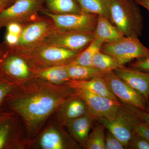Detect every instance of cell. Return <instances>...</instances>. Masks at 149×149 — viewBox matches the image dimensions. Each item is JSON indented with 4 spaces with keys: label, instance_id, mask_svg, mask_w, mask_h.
I'll return each instance as SVG.
<instances>
[{
    "label": "cell",
    "instance_id": "d6986e66",
    "mask_svg": "<svg viewBox=\"0 0 149 149\" xmlns=\"http://www.w3.org/2000/svg\"><path fill=\"white\" fill-rule=\"evenodd\" d=\"M31 67L35 78H38L52 84H65L70 80L66 65L44 67Z\"/></svg>",
    "mask_w": 149,
    "mask_h": 149
},
{
    "label": "cell",
    "instance_id": "8fae6325",
    "mask_svg": "<svg viewBox=\"0 0 149 149\" xmlns=\"http://www.w3.org/2000/svg\"><path fill=\"white\" fill-rule=\"evenodd\" d=\"M41 13L52 19L57 29L70 31L94 32L98 16L83 12L56 15L51 13L46 9Z\"/></svg>",
    "mask_w": 149,
    "mask_h": 149
},
{
    "label": "cell",
    "instance_id": "cb8c5ba5",
    "mask_svg": "<svg viewBox=\"0 0 149 149\" xmlns=\"http://www.w3.org/2000/svg\"><path fill=\"white\" fill-rule=\"evenodd\" d=\"M103 43L100 40L94 39L85 49L79 53L77 56L69 63L85 66H93L92 62L94 56L101 51Z\"/></svg>",
    "mask_w": 149,
    "mask_h": 149
},
{
    "label": "cell",
    "instance_id": "d6a6232c",
    "mask_svg": "<svg viewBox=\"0 0 149 149\" xmlns=\"http://www.w3.org/2000/svg\"><path fill=\"white\" fill-rule=\"evenodd\" d=\"M7 32L19 36L23 28V25L17 22H11L6 26Z\"/></svg>",
    "mask_w": 149,
    "mask_h": 149
},
{
    "label": "cell",
    "instance_id": "f35d334b",
    "mask_svg": "<svg viewBox=\"0 0 149 149\" xmlns=\"http://www.w3.org/2000/svg\"><path fill=\"white\" fill-rule=\"evenodd\" d=\"M15 1H16V0H13L14 2Z\"/></svg>",
    "mask_w": 149,
    "mask_h": 149
},
{
    "label": "cell",
    "instance_id": "5bb4252c",
    "mask_svg": "<svg viewBox=\"0 0 149 149\" xmlns=\"http://www.w3.org/2000/svg\"><path fill=\"white\" fill-rule=\"evenodd\" d=\"M96 120L120 140L126 148H128L134 133L127 116L125 106L122 105L114 120H109L105 118Z\"/></svg>",
    "mask_w": 149,
    "mask_h": 149
},
{
    "label": "cell",
    "instance_id": "30bf717a",
    "mask_svg": "<svg viewBox=\"0 0 149 149\" xmlns=\"http://www.w3.org/2000/svg\"><path fill=\"white\" fill-rule=\"evenodd\" d=\"M75 95L87 104L90 112L96 119L105 118L114 120L122 104L118 100H111L91 93L83 89H74Z\"/></svg>",
    "mask_w": 149,
    "mask_h": 149
},
{
    "label": "cell",
    "instance_id": "603a6c76",
    "mask_svg": "<svg viewBox=\"0 0 149 149\" xmlns=\"http://www.w3.org/2000/svg\"><path fill=\"white\" fill-rule=\"evenodd\" d=\"M82 12L108 18L110 0H77Z\"/></svg>",
    "mask_w": 149,
    "mask_h": 149
},
{
    "label": "cell",
    "instance_id": "83f0119b",
    "mask_svg": "<svg viewBox=\"0 0 149 149\" xmlns=\"http://www.w3.org/2000/svg\"><path fill=\"white\" fill-rule=\"evenodd\" d=\"M19 84L9 80L2 74L0 76V107L6 98Z\"/></svg>",
    "mask_w": 149,
    "mask_h": 149
},
{
    "label": "cell",
    "instance_id": "8d00e7d4",
    "mask_svg": "<svg viewBox=\"0 0 149 149\" xmlns=\"http://www.w3.org/2000/svg\"><path fill=\"white\" fill-rule=\"evenodd\" d=\"M4 8L3 7L1 6H0V13L1 11Z\"/></svg>",
    "mask_w": 149,
    "mask_h": 149
},
{
    "label": "cell",
    "instance_id": "5b68a950",
    "mask_svg": "<svg viewBox=\"0 0 149 149\" xmlns=\"http://www.w3.org/2000/svg\"><path fill=\"white\" fill-rule=\"evenodd\" d=\"M101 51L115 58L124 65L134 59L149 56V49L140 42L138 37H124L112 42L103 44Z\"/></svg>",
    "mask_w": 149,
    "mask_h": 149
},
{
    "label": "cell",
    "instance_id": "4dcf8cb0",
    "mask_svg": "<svg viewBox=\"0 0 149 149\" xmlns=\"http://www.w3.org/2000/svg\"><path fill=\"white\" fill-rule=\"evenodd\" d=\"M131 68L141 71L149 72V56L146 58L138 59L131 63Z\"/></svg>",
    "mask_w": 149,
    "mask_h": 149
},
{
    "label": "cell",
    "instance_id": "1f68e13d",
    "mask_svg": "<svg viewBox=\"0 0 149 149\" xmlns=\"http://www.w3.org/2000/svg\"><path fill=\"white\" fill-rule=\"evenodd\" d=\"M128 106L129 108L133 113H134L137 117L141 119L142 121L146 123L149 125V113L146 111L141 110L135 107Z\"/></svg>",
    "mask_w": 149,
    "mask_h": 149
},
{
    "label": "cell",
    "instance_id": "e0dca14e",
    "mask_svg": "<svg viewBox=\"0 0 149 149\" xmlns=\"http://www.w3.org/2000/svg\"><path fill=\"white\" fill-rule=\"evenodd\" d=\"M96 118L89 111L65 125L70 136L85 148L88 136Z\"/></svg>",
    "mask_w": 149,
    "mask_h": 149
},
{
    "label": "cell",
    "instance_id": "d4e9b609",
    "mask_svg": "<svg viewBox=\"0 0 149 149\" xmlns=\"http://www.w3.org/2000/svg\"><path fill=\"white\" fill-rule=\"evenodd\" d=\"M92 65L107 73L113 71L122 65L114 58L101 51L94 56Z\"/></svg>",
    "mask_w": 149,
    "mask_h": 149
},
{
    "label": "cell",
    "instance_id": "3957f363",
    "mask_svg": "<svg viewBox=\"0 0 149 149\" xmlns=\"http://www.w3.org/2000/svg\"><path fill=\"white\" fill-rule=\"evenodd\" d=\"M13 51L26 60L32 67L65 65L80 53L44 43L26 49Z\"/></svg>",
    "mask_w": 149,
    "mask_h": 149
},
{
    "label": "cell",
    "instance_id": "52a82bcc",
    "mask_svg": "<svg viewBox=\"0 0 149 149\" xmlns=\"http://www.w3.org/2000/svg\"><path fill=\"white\" fill-rule=\"evenodd\" d=\"M55 26L50 18L45 16L38 17L23 25L22 31L16 45L8 47L13 51L21 50L35 47L44 41Z\"/></svg>",
    "mask_w": 149,
    "mask_h": 149
},
{
    "label": "cell",
    "instance_id": "44dd1931",
    "mask_svg": "<svg viewBox=\"0 0 149 149\" xmlns=\"http://www.w3.org/2000/svg\"><path fill=\"white\" fill-rule=\"evenodd\" d=\"M66 67L70 80H89L96 77H104L108 74L93 66H82L68 63L66 65Z\"/></svg>",
    "mask_w": 149,
    "mask_h": 149
},
{
    "label": "cell",
    "instance_id": "8992f818",
    "mask_svg": "<svg viewBox=\"0 0 149 149\" xmlns=\"http://www.w3.org/2000/svg\"><path fill=\"white\" fill-rule=\"evenodd\" d=\"M57 120L49 123L34 139L28 141L27 148L65 149L75 148L73 140L65 132Z\"/></svg>",
    "mask_w": 149,
    "mask_h": 149
},
{
    "label": "cell",
    "instance_id": "7a4b0ae2",
    "mask_svg": "<svg viewBox=\"0 0 149 149\" xmlns=\"http://www.w3.org/2000/svg\"><path fill=\"white\" fill-rule=\"evenodd\" d=\"M108 19L125 37L141 35L142 17L133 0H110Z\"/></svg>",
    "mask_w": 149,
    "mask_h": 149
},
{
    "label": "cell",
    "instance_id": "9c48e42d",
    "mask_svg": "<svg viewBox=\"0 0 149 149\" xmlns=\"http://www.w3.org/2000/svg\"><path fill=\"white\" fill-rule=\"evenodd\" d=\"M0 72L4 77L17 84L35 78L26 60L9 49L0 59Z\"/></svg>",
    "mask_w": 149,
    "mask_h": 149
},
{
    "label": "cell",
    "instance_id": "ab89813d",
    "mask_svg": "<svg viewBox=\"0 0 149 149\" xmlns=\"http://www.w3.org/2000/svg\"><path fill=\"white\" fill-rule=\"evenodd\" d=\"M1 75V72H0V76Z\"/></svg>",
    "mask_w": 149,
    "mask_h": 149
},
{
    "label": "cell",
    "instance_id": "d590c367",
    "mask_svg": "<svg viewBox=\"0 0 149 149\" xmlns=\"http://www.w3.org/2000/svg\"><path fill=\"white\" fill-rule=\"evenodd\" d=\"M13 3V0H0V6L4 8L10 5Z\"/></svg>",
    "mask_w": 149,
    "mask_h": 149
},
{
    "label": "cell",
    "instance_id": "60d3db41",
    "mask_svg": "<svg viewBox=\"0 0 149 149\" xmlns=\"http://www.w3.org/2000/svg\"><path fill=\"white\" fill-rule=\"evenodd\" d=\"M133 1H134V0H133Z\"/></svg>",
    "mask_w": 149,
    "mask_h": 149
},
{
    "label": "cell",
    "instance_id": "f1b7e54d",
    "mask_svg": "<svg viewBox=\"0 0 149 149\" xmlns=\"http://www.w3.org/2000/svg\"><path fill=\"white\" fill-rule=\"evenodd\" d=\"M106 149H124L126 148L122 142L108 130L105 133Z\"/></svg>",
    "mask_w": 149,
    "mask_h": 149
},
{
    "label": "cell",
    "instance_id": "6da1fadb",
    "mask_svg": "<svg viewBox=\"0 0 149 149\" xmlns=\"http://www.w3.org/2000/svg\"><path fill=\"white\" fill-rule=\"evenodd\" d=\"M74 92L66 83L57 85L34 78L19 84L6 100L23 123L29 141L39 134L47 120Z\"/></svg>",
    "mask_w": 149,
    "mask_h": 149
},
{
    "label": "cell",
    "instance_id": "e575fe53",
    "mask_svg": "<svg viewBox=\"0 0 149 149\" xmlns=\"http://www.w3.org/2000/svg\"><path fill=\"white\" fill-rule=\"evenodd\" d=\"M136 3L143 7L149 12V0H134Z\"/></svg>",
    "mask_w": 149,
    "mask_h": 149
},
{
    "label": "cell",
    "instance_id": "836d02e7",
    "mask_svg": "<svg viewBox=\"0 0 149 149\" xmlns=\"http://www.w3.org/2000/svg\"><path fill=\"white\" fill-rule=\"evenodd\" d=\"M19 36L7 32L5 36L6 44L8 47H12L16 45L18 42Z\"/></svg>",
    "mask_w": 149,
    "mask_h": 149
},
{
    "label": "cell",
    "instance_id": "74e56055",
    "mask_svg": "<svg viewBox=\"0 0 149 149\" xmlns=\"http://www.w3.org/2000/svg\"><path fill=\"white\" fill-rule=\"evenodd\" d=\"M147 111L149 113V103H148V108H147Z\"/></svg>",
    "mask_w": 149,
    "mask_h": 149
},
{
    "label": "cell",
    "instance_id": "4316f807",
    "mask_svg": "<svg viewBox=\"0 0 149 149\" xmlns=\"http://www.w3.org/2000/svg\"><path fill=\"white\" fill-rule=\"evenodd\" d=\"M125 107L127 116L134 133L149 141V125L137 117L127 106Z\"/></svg>",
    "mask_w": 149,
    "mask_h": 149
},
{
    "label": "cell",
    "instance_id": "277c9868",
    "mask_svg": "<svg viewBox=\"0 0 149 149\" xmlns=\"http://www.w3.org/2000/svg\"><path fill=\"white\" fill-rule=\"evenodd\" d=\"M45 0H16L0 13V28L11 22L24 25L40 17L39 13L45 9Z\"/></svg>",
    "mask_w": 149,
    "mask_h": 149
},
{
    "label": "cell",
    "instance_id": "f546056e",
    "mask_svg": "<svg viewBox=\"0 0 149 149\" xmlns=\"http://www.w3.org/2000/svg\"><path fill=\"white\" fill-rule=\"evenodd\" d=\"M128 148L149 149V141L134 133Z\"/></svg>",
    "mask_w": 149,
    "mask_h": 149
},
{
    "label": "cell",
    "instance_id": "ffe728a7",
    "mask_svg": "<svg viewBox=\"0 0 149 149\" xmlns=\"http://www.w3.org/2000/svg\"><path fill=\"white\" fill-rule=\"evenodd\" d=\"M94 34L95 39L100 40L104 44L112 42L125 37L108 18L102 15H98Z\"/></svg>",
    "mask_w": 149,
    "mask_h": 149
},
{
    "label": "cell",
    "instance_id": "7c38bea8",
    "mask_svg": "<svg viewBox=\"0 0 149 149\" xmlns=\"http://www.w3.org/2000/svg\"><path fill=\"white\" fill-rule=\"evenodd\" d=\"M19 124L16 118L0 117V149L27 148L29 140L24 125Z\"/></svg>",
    "mask_w": 149,
    "mask_h": 149
},
{
    "label": "cell",
    "instance_id": "4fadbf2b",
    "mask_svg": "<svg viewBox=\"0 0 149 149\" xmlns=\"http://www.w3.org/2000/svg\"><path fill=\"white\" fill-rule=\"evenodd\" d=\"M104 78L109 90L118 100L127 105L147 111L148 103L143 96L121 80L113 71L107 74Z\"/></svg>",
    "mask_w": 149,
    "mask_h": 149
},
{
    "label": "cell",
    "instance_id": "9a60e30c",
    "mask_svg": "<svg viewBox=\"0 0 149 149\" xmlns=\"http://www.w3.org/2000/svg\"><path fill=\"white\" fill-rule=\"evenodd\" d=\"M113 72L121 80L142 95L149 102V72L141 71L124 65Z\"/></svg>",
    "mask_w": 149,
    "mask_h": 149
},
{
    "label": "cell",
    "instance_id": "484cf974",
    "mask_svg": "<svg viewBox=\"0 0 149 149\" xmlns=\"http://www.w3.org/2000/svg\"><path fill=\"white\" fill-rule=\"evenodd\" d=\"M104 128L101 123L94 127L88 136L85 148L106 149Z\"/></svg>",
    "mask_w": 149,
    "mask_h": 149
},
{
    "label": "cell",
    "instance_id": "2e32d148",
    "mask_svg": "<svg viewBox=\"0 0 149 149\" xmlns=\"http://www.w3.org/2000/svg\"><path fill=\"white\" fill-rule=\"evenodd\" d=\"M89 111L85 102L74 93L68 98L59 107L56 112V118L61 125L65 126Z\"/></svg>",
    "mask_w": 149,
    "mask_h": 149
},
{
    "label": "cell",
    "instance_id": "ac0fdd59",
    "mask_svg": "<svg viewBox=\"0 0 149 149\" xmlns=\"http://www.w3.org/2000/svg\"><path fill=\"white\" fill-rule=\"evenodd\" d=\"M104 77H96L86 80H70L65 83L74 89H83L95 95L119 101L109 90Z\"/></svg>",
    "mask_w": 149,
    "mask_h": 149
},
{
    "label": "cell",
    "instance_id": "7402d4cb",
    "mask_svg": "<svg viewBox=\"0 0 149 149\" xmlns=\"http://www.w3.org/2000/svg\"><path fill=\"white\" fill-rule=\"evenodd\" d=\"M47 9L56 15L82 13L77 0H45Z\"/></svg>",
    "mask_w": 149,
    "mask_h": 149
},
{
    "label": "cell",
    "instance_id": "ba28073f",
    "mask_svg": "<svg viewBox=\"0 0 149 149\" xmlns=\"http://www.w3.org/2000/svg\"><path fill=\"white\" fill-rule=\"evenodd\" d=\"M94 39V32L61 30L55 27L43 43L80 52Z\"/></svg>",
    "mask_w": 149,
    "mask_h": 149
}]
</instances>
